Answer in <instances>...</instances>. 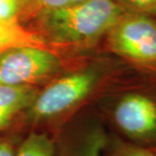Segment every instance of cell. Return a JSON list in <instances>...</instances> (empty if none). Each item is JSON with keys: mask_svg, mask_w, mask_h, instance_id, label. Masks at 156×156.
Returning <instances> with one entry per match:
<instances>
[{"mask_svg": "<svg viewBox=\"0 0 156 156\" xmlns=\"http://www.w3.org/2000/svg\"><path fill=\"white\" fill-rule=\"evenodd\" d=\"M125 12L118 0H85L63 8L41 11L39 27L53 43L85 49L105 39Z\"/></svg>", "mask_w": 156, "mask_h": 156, "instance_id": "cell-1", "label": "cell"}, {"mask_svg": "<svg viewBox=\"0 0 156 156\" xmlns=\"http://www.w3.org/2000/svg\"><path fill=\"white\" fill-rule=\"evenodd\" d=\"M111 52L141 68L156 70V17L126 11L105 37Z\"/></svg>", "mask_w": 156, "mask_h": 156, "instance_id": "cell-2", "label": "cell"}, {"mask_svg": "<svg viewBox=\"0 0 156 156\" xmlns=\"http://www.w3.org/2000/svg\"><path fill=\"white\" fill-rule=\"evenodd\" d=\"M102 75L101 68L90 66L59 78L38 93L30 107V117L34 120H44L70 110L95 89Z\"/></svg>", "mask_w": 156, "mask_h": 156, "instance_id": "cell-3", "label": "cell"}, {"mask_svg": "<svg viewBox=\"0 0 156 156\" xmlns=\"http://www.w3.org/2000/svg\"><path fill=\"white\" fill-rule=\"evenodd\" d=\"M60 58L44 47L18 46L0 53V84L34 85L61 69Z\"/></svg>", "mask_w": 156, "mask_h": 156, "instance_id": "cell-4", "label": "cell"}, {"mask_svg": "<svg viewBox=\"0 0 156 156\" xmlns=\"http://www.w3.org/2000/svg\"><path fill=\"white\" fill-rule=\"evenodd\" d=\"M114 118L128 135H151L156 132V98L141 90L124 93L116 104Z\"/></svg>", "mask_w": 156, "mask_h": 156, "instance_id": "cell-5", "label": "cell"}, {"mask_svg": "<svg viewBox=\"0 0 156 156\" xmlns=\"http://www.w3.org/2000/svg\"><path fill=\"white\" fill-rule=\"evenodd\" d=\"M37 95L38 91L33 85L0 84V130L7 127L20 111L30 108Z\"/></svg>", "mask_w": 156, "mask_h": 156, "instance_id": "cell-6", "label": "cell"}, {"mask_svg": "<svg viewBox=\"0 0 156 156\" xmlns=\"http://www.w3.org/2000/svg\"><path fill=\"white\" fill-rule=\"evenodd\" d=\"M18 46H37L46 48V43L42 37L23 29L20 24L0 21V48L7 49Z\"/></svg>", "mask_w": 156, "mask_h": 156, "instance_id": "cell-7", "label": "cell"}, {"mask_svg": "<svg viewBox=\"0 0 156 156\" xmlns=\"http://www.w3.org/2000/svg\"><path fill=\"white\" fill-rule=\"evenodd\" d=\"M15 156H55L54 145L45 134L32 133L21 144Z\"/></svg>", "mask_w": 156, "mask_h": 156, "instance_id": "cell-8", "label": "cell"}, {"mask_svg": "<svg viewBox=\"0 0 156 156\" xmlns=\"http://www.w3.org/2000/svg\"><path fill=\"white\" fill-rule=\"evenodd\" d=\"M105 146V137L101 132H93L81 146L77 156H101Z\"/></svg>", "mask_w": 156, "mask_h": 156, "instance_id": "cell-9", "label": "cell"}, {"mask_svg": "<svg viewBox=\"0 0 156 156\" xmlns=\"http://www.w3.org/2000/svg\"><path fill=\"white\" fill-rule=\"evenodd\" d=\"M126 11L142 12L156 17V0H118Z\"/></svg>", "mask_w": 156, "mask_h": 156, "instance_id": "cell-10", "label": "cell"}, {"mask_svg": "<svg viewBox=\"0 0 156 156\" xmlns=\"http://www.w3.org/2000/svg\"><path fill=\"white\" fill-rule=\"evenodd\" d=\"M20 11L18 0H0V21L5 23H17Z\"/></svg>", "mask_w": 156, "mask_h": 156, "instance_id": "cell-11", "label": "cell"}, {"mask_svg": "<svg viewBox=\"0 0 156 156\" xmlns=\"http://www.w3.org/2000/svg\"><path fill=\"white\" fill-rule=\"evenodd\" d=\"M42 11L63 8L71 4L70 0H36Z\"/></svg>", "mask_w": 156, "mask_h": 156, "instance_id": "cell-12", "label": "cell"}, {"mask_svg": "<svg viewBox=\"0 0 156 156\" xmlns=\"http://www.w3.org/2000/svg\"><path fill=\"white\" fill-rule=\"evenodd\" d=\"M119 156H154L150 152L138 148H127L121 152Z\"/></svg>", "mask_w": 156, "mask_h": 156, "instance_id": "cell-13", "label": "cell"}, {"mask_svg": "<svg viewBox=\"0 0 156 156\" xmlns=\"http://www.w3.org/2000/svg\"><path fill=\"white\" fill-rule=\"evenodd\" d=\"M0 156H15L11 146L2 140H0Z\"/></svg>", "mask_w": 156, "mask_h": 156, "instance_id": "cell-14", "label": "cell"}, {"mask_svg": "<svg viewBox=\"0 0 156 156\" xmlns=\"http://www.w3.org/2000/svg\"><path fill=\"white\" fill-rule=\"evenodd\" d=\"M71 1V4H75V3H80L82 1H85V0H70Z\"/></svg>", "mask_w": 156, "mask_h": 156, "instance_id": "cell-15", "label": "cell"}, {"mask_svg": "<svg viewBox=\"0 0 156 156\" xmlns=\"http://www.w3.org/2000/svg\"><path fill=\"white\" fill-rule=\"evenodd\" d=\"M3 50H5V49H3V48H0V53H1V52L3 51Z\"/></svg>", "mask_w": 156, "mask_h": 156, "instance_id": "cell-16", "label": "cell"}]
</instances>
